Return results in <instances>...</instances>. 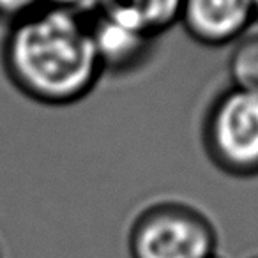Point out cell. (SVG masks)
<instances>
[{
  "mask_svg": "<svg viewBox=\"0 0 258 258\" xmlns=\"http://www.w3.org/2000/svg\"><path fill=\"white\" fill-rule=\"evenodd\" d=\"M2 68L15 89L44 106H71L85 99L103 71L87 16L39 8L8 27Z\"/></svg>",
  "mask_w": 258,
  "mask_h": 258,
  "instance_id": "obj_1",
  "label": "cell"
},
{
  "mask_svg": "<svg viewBox=\"0 0 258 258\" xmlns=\"http://www.w3.org/2000/svg\"><path fill=\"white\" fill-rule=\"evenodd\" d=\"M218 230L205 212L184 202L145 207L129 228L131 258H212Z\"/></svg>",
  "mask_w": 258,
  "mask_h": 258,
  "instance_id": "obj_2",
  "label": "cell"
},
{
  "mask_svg": "<svg viewBox=\"0 0 258 258\" xmlns=\"http://www.w3.org/2000/svg\"><path fill=\"white\" fill-rule=\"evenodd\" d=\"M202 142L211 163L230 177H258V96L221 90L205 111Z\"/></svg>",
  "mask_w": 258,
  "mask_h": 258,
  "instance_id": "obj_3",
  "label": "cell"
},
{
  "mask_svg": "<svg viewBox=\"0 0 258 258\" xmlns=\"http://www.w3.org/2000/svg\"><path fill=\"white\" fill-rule=\"evenodd\" d=\"M90 39L103 75H127L140 69L152 57L156 41L131 23L104 11L87 16Z\"/></svg>",
  "mask_w": 258,
  "mask_h": 258,
  "instance_id": "obj_4",
  "label": "cell"
},
{
  "mask_svg": "<svg viewBox=\"0 0 258 258\" xmlns=\"http://www.w3.org/2000/svg\"><path fill=\"white\" fill-rule=\"evenodd\" d=\"M179 23L198 44L232 46L254 25L249 0H182Z\"/></svg>",
  "mask_w": 258,
  "mask_h": 258,
  "instance_id": "obj_5",
  "label": "cell"
},
{
  "mask_svg": "<svg viewBox=\"0 0 258 258\" xmlns=\"http://www.w3.org/2000/svg\"><path fill=\"white\" fill-rule=\"evenodd\" d=\"M182 0H101L97 11L110 13L154 39L179 23Z\"/></svg>",
  "mask_w": 258,
  "mask_h": 258,
  "instance_id": "obj_6",
  "label": "cell"
},
{
  "mask_svg": "<svg viewBox=\"0 0 258 258\" xmlns=\"http://www.w3.org/2000/svg\"><path fill=\"white\" fill-rule=\"evenodd\" d=\"M228 76L230 87L258 96V30H247L232 44Z\"/></svg>",
  "mask_w": 258,
  "mask_h": 258,
  "instance_id": "obj_7",
  "label": "cell"
},
{
  "mask_svg": "<svg viewBox=\"0 0 258 258\" xmlns=\"http://www.w3.org/2000/svg\"><path fill=\"white\" fill-rule=\"evenodd\" d=\"M43 8L41 0H0V22L9 25Z\"/></svg>",
  "mask_w": 258,
  "mask_h": 258,
  "instance_id": "obj_8",
  "label": "cell"
},
{
  "mask_svg": "<svg viewBox=\"0 0 258 258\" xmlns=\"http://www.w3.org/2000/svg\"><path fill=\"white\" fill-rule=\"evenodd\" d=\"M41 4L44 8L64 9V11H71L76 15L89 16L99 9L101 0H41Z\"/></svg>",
  "mask_w": 258,
  "mask_h": 258,
  "instance_id": "obj_9",
  "label": "cell"
},
{
  "mask_svg": "<svg viewBox=\"0 0 258 258\" xmlns=\"http://www.w3.org/2000/svg\"><path fill=\"white\" fill-rule=\"evenodd\" d=\"M249 6H251V11H253L254 23H258V0H249Z\"/></svg>",
  "mask_w": 258,
  "mask_h": 258,
  "instance_id": "obj_10",
  "label": "cell"
},
{
  "mask_svg": "<svg viewBox=\"0 0 258 258\" xmlns=\"http://www.w3.org/2000/svg\"><path fill=\"white\" fill-rule=\"evenodd\" d=\"M249 258H258V254H253V256H249Z\"/></svg>",
  "mask_w": 258,
  "mask_h": 258,
  "instance_id": "obj_11",
  "label": "cell"
},
{
  "mask_svg": "<svg viewBox=\"0 0 258 258\" xmlns=\"http://www.w3.org/2000/svg\"><path fill=\"white\" fill-rule=\"evenodd\" d=\"M212 258H219V256H212Z\"/></svg>",
  "mask_w": 258,
  "mask_h": 258,
  "instance_id": "obj_12",
  "label": "cell"
}]
</instances>
